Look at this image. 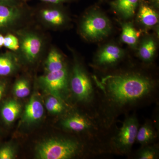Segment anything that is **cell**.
<instances>
[{
	"label": "cell",
	"instance_id": "obj_1",
	"mask_svg": "<svg viewBox=\"0 0 159 159\" xmlns=\"http://www.w3.org/2000/svg\"><path fill=\"white\" fill-rule=\"evenodd\" d=\"M97 88V113L110 128L117 117L134 108L154 101L157 84L151 77L135 72L94 78Z\"/></svg>",
	"mask_w": 159,
	"mask_h": 159
},
{
	"label": "cell",
	"instance_id": "obj_2",
	"mask_svg": "<svg viewBox=\"0 0 159 159\" xmlns=\"http://www.w3.org/2000/svg\"><path fill=\"white\" fill-rule=\"evenodd\" d=\"M84 143L74 139L66 137H55L43 140L37 145L35 157L39 159H70L84 153Z\"/></svg>",
	"mask_w": 159,
	"mask_h": 159
},
{
	"label": "cell",
	"instance_id": "obj_3",
	"mask_svg": "<svg viewBox=\"0 0 159 159\" xmlns=\"http://www.w3.org/2000/svg\"><path fill=\"white\" fill-rule=\"evenodd\" d=\"M69 89L77 102L89 107L92 112L98 115L95 107L97 105V89L86 71L79 63L75 62L69 78Z\"/></svg>",
	"mask_w": 159,
	"mask_h": 159
},
{
	"label": "cell",
	"instance_id": "obj_4",
	"mask_svg": "<svg viewBox=\"0 0 159 159\" xmlns=\"http://www.w3.org/2000/svg\"><path fill=\"white\" fill-rule=\"evenodd\" d=\"M61 121L63 129L71 132L82 134L93 144L104 128L108 129L103 124L99 117L90 113L73 112L66 113Z\"/></svg>",
	"mask_w": 159,
	"mask_h": 159
},
{
	"label": "cell",
	"instance_id": "obj_5",
	"mask_svg": "<svg viewBox=\"0 0 159 159\" xmlns=\"http://www.w3.org/2000/svg\"><path fill=\"white\" fill-rule=\"evenodd\" d=\"M136 116L132 115L126 117L122 126L111 137L109 142V150L121 155H129L136 142L139 127Z\"/></svg>",
	"mask_w": 159,
	"mask_h": 159
},
{
	"label": "cell",
	"instance_id": "obj_6",
	"mask_svg": "<svg viewBox=\"0 0 159 159\" xmlns=\"http://www.w3.org/2000/svg\"><path fill=\"white\" fill-rule=\"evenodd\" d=\"M69 76L66 67L59 70L46 73L38 82L46 93L66 102L70 96Z\"/></svg>",
	"mask_w": 159,
	"mask_h": 159
},
{
	"label": "cell",
	"instance_id": "obj_7",
	"mask_svg": "<svg viewBox=\"0 0 159 159\" xmlns=\"http://www.w3.org/2000/svg\"><path fill=\"white\" fill-rule=\"evenodd\" d=\"M111 28L108 18L97 11L89 13L80 25V31L83 36L92 40H98L106 37L110 32Z\"/></svg>",
	"mask_w": 159,
	"mask_h": 159
},
{
	"label": "cell",
	"instance_id": "obj_8",
	"mask_svg": "<svg viewBox=\"0 0 159 159\" xmlns=\"http://www.w3.org/2000/svg\"><path fill=\"white\" fill-rule=\"evenodd\" d=\"M20 51L26 62L33 64L37 61L43 49V40L36 33L30 31L18 32Z\"/></svg>",
	"mask_w": 159,
	"mask_h": 159
},
{
	"label": "cell",
	"instance_id": "obj_9",
	"mask_svg": "<svg viewBox=\"0 0 159 159\" xmlns=\"http://www.w3.org/2000/svg\"><path fill=\"white\" fill-rule=\"evenodd\" d=\"M44 114L42 102L37 95L31 96L23 112L22 122L26 125H32L39 122Z\"/></svg>",
	"mask_w": 159,
	"mask_h": 159
},
{
	"label": "cell",
	"instance_id": "obj_10",
	"mask_svg": "<svg viewBox=\"0 0 159 159\" xmlns=\"http://www.w3.org/2000/svg\"><path fill=\"white\" fill-rule=\"evenodd\" d=\"M24 14L22 6L0 5V29H9L19 22Z\"/></svg>",
	"mask_w": 159,
	"mask_h": 159
},
{
	"label": "cell",
	"instance_id": "obj_11",
	"mask_svg": "<svg viewBox=\"0 0 159 159\" xmlns=\"http://www.w3.org/2000/svg\"><path fill=\"white\" fill-rule=\"evenodd\" d=\"M124 55V52L118 46L109 44L104 47L97 54L95 63L100 67H108L119 62Z\"/></svg>",
	"mask_w": 159,
	"mask_h": 159
},
{
	"label": "cell",
	"instance_id": "obj_12",
	"mask_svg": "<svg viewBox=\"0 0 159 159\" xmlns=\"http://www.w3.org/2000/svg\"><path fill=\"white\" fill-rule=\"evenodd\" d=\"M49 5L43 7L40 11V16L43 22L47 25L54 28L63 25L66 22L64 13L57 8L58 5Z\"/></svg>",
	"mask_w": 159,
	"mask_h": 159
},
{
	"label": "cell",
	"instance_id": "obj_13",
	"mask_svg": "<svg viewBox=\"0 0 159 159\" xmlns=\"http://www.w3.org/2000/svg\"><path fill=\"white\" fill-rule=\"evenodd\" d=\"M156 125L152 121H147L142 126H139L135 142L141 147L154 144L158 137Z\"/></svg>",
	"mask_w": 159,
	"mask_h": 159
},
{
	"label": "cell",
	"instance_id": "obj_14",
	"mask_svg": "<svg viewBox=\"0 0 159 159\" xmlns=\"http://www.w3.org/2000/svg\"><path fill=\"white\" fill-rule=\"evenodd\" d=\"M21 108L20 104L15 99H9L4 102L0 111L3 121L7 125L12 124L21 112Z\"/></svg>",
	"mask_w": 159,
	"mask_h": 159
},
{
	"label": "cell",
	"instance_id": "obj_15",
	"mask_svg": "<svg viewBox=\"0 0 159 159\" xmlns=\"http://www.w3.org/2000/svg\"><path fill=\"white\" fill-rule=\"evenodd\" d=\"M18 57L12 52L0 54V76H8L15 73L19 67Z\"/></svg>",
	"mask_w": 159,
	"mask_h": 159
},
{
	"label": "cell",
	"instance_id": "obj_16",
	"mask_svg": "<svg viewBox=\"0 0 159 159\" xmlns=\"http://www.w3.org/2000/svg\"><path fill=\"white\" fill-rule=\"evenodd\" d=\"M140 0H115L111 6L125 18L132 17L135 13Z\"/></svg>",
	"mask_w": 159,
	"mask_h": 159
},
{
	"label": "cell",
	"instance_id": "obj_17",
	"mask_svg": "<svg viewBox=\"0 0 159 159\" xmlns=\"http://www.w3.org/2000/svg\"><path fill=\"white\" fill-rule=\"evenodd\" d=\"M66 67L62 55L56 49H51L45 63L46 73L59 70Z\"/></svg>",
	"mask_w": 159,
	"mask_h": 159
},
{
	"label": "cell",
	"instance_id": "obj_18",
	"mask_svg": "<svg viewBox=\"0 0 159 159\" xmlns=\"http://www.w3.org/2000/svg\"><path fill=\"white\" fill-rule=\"evenodd\" d=\"M138 17L140 22L146 27H152L158 23L157 13L152 8L147 5H143L141 6Z\"/></svg>",
	"mask_w": 159,
	"mask_h": 159
},
{
	"label": "cell",
	"instance_id": "obj_19",
	"mask_svg": "<svg viewBox=\"0 0 159 159\" xmlns=\"http://www.w3.org/2000/svg\"><path fill=\"white\" fill-rule=\"evenodd\" d=\"M45 105L48 111L53 115H64L67 113L66 102L51 95L46 99Z\"/></svg>",
	"mask_w": 159,
	"mask_h": 159
},
{
	"label": "cell",
	"instance_id": "obj_20",
	"mask_svg": "<svg viewBox=\"0 0 159 159\" xmlns=\"http://www.w3.org/2000/svg\"><path fill=\"white\" fill-rule=\"evenodd\" d=\"M156 51V43L153 39H149L144 41L140 47L139 56L144 62L149 63L153 59Z\"/></svg>",
	"mask_w": 159,
	"mask_h": 159
},
{
	"label": "cell",
	"instance_id": "obj_21",
	"mask_svg": "<svg viewBox=\"0 0 159 159\" xmlns=\"http://www.w3.org/2000/svg\"><path fill=\"white\" fill-rule=\"evenodd\" d=\"M135 157L138 159H159V146L152 144L141 146L136 152Z\"/></svg>",
	"mask_w": 159,
	"mask_h": 159
},
{
	"label": "cell",
	"instance_id": "obj_22",
	"mask_svg": "<svg viewBox=\"0 0 159 159\" xmlns=\"http://www.w3.org/2000/svg\"><path fill=\"white\" fill-rule=\"evenodd\" d=\"M139 35L133 26L129 24L122 25L121 40L129 45H136L138 41Z\"/></svg>",
	"mask_w": 159,
	"mask_h": 159
},
{
	"label": "cell",
	"instance_id": "obj_23",
	"mask_svg": "<svg viewBox=\"0 0 159 159\" xmlns=\"http://www.w3.org/2000/svg\"><path fill=\"white\" fill-rule=\"evenodd\" d=\"M30 92L31 89L29 81L25 78L18 80L13 86V94L18 98H25L30 95Z\"/></svg>",
	"mask_w": 159,
	"mask_h": 159
},
{
	"label": "cell",
	"instance_id": "obj_24",
	"mask_svg": "<svg viewBox=\"0 0 159 159\" xmlns=\"http://www.w3.org/2000/svg\"><path fill=\"white\" fill-rule=\"evenodd\" d=\"M4 46L11 51H18L20 48L18 38L11 34H6L4 36Z\"/></svg>",
	"mask_w": 159,
	"mask_h": 159
},
{
	"label": "cell",
	"instance_id": "obj_25",
	"mask_svg": "<svg viewBox=\"0 0 159 159\" xmlns=\"http://www.w3.org/2000/svg\"><path fill=\"white\" fill-rule=\"evenodd\" d=\"M15 157V151L11 145H4L0 148V159H13Z\"/></svg>",
	"mask_w": 159,
	"mask_h": 159
},
{
	"label": "cell",
	"instance_id": "obj_26",
	"mask_svg": "<svg viewBox=\"0 0 159 159\" xmlns=\"http://www.w3.org/2000/svg\"><path fill=\"white\" fill-rule=\"evenodd\" d=\"M24 0H0V5L7 6H22Z\"/></svg>",
	"mask_w": 159,
	"mask_h": 159
},
{
	"label": "cell",
	"instance_id": "obj_27",
	"mask_svg": "<svg viewBox=\"0 0 159 159\" xmlns=\"http://www.w3.org/2000/svg\"><path fill=\"white\" fill-rule=\"evenodd\" d=\"M7 89V83L4 80H0V102L4 97Z\"/></svg>",
	"mask_w": 159,
	"mask_h": 159
},
{
	"label": "cell",
	"instance_id": "obj_28",
	"mask_svg": "<svg viewBox=\"0 0 159 159\" xmlns=\"http://www.w3.org/2000/svg\"><path fill=\"white\" fill-rule=\"evenodd\" d=\"M24 1H29V0H24ZM46 4H51V5H59L66 2H68L70 0H39Z\"/></svg>",
	"mask_w": 159,
	"mask_h": 159
},
{
	"label": "cell",
	"instance_id": "obj_29",
	"mask_svg": "<svg viewBox=\"0 0 159 159\" xmlns=\"http://www.w3.org/2000/svg\"><path fill=\"white\" fill-rule=\"evenodd\" d=\"M4 36L2 34H0V48L4 46Z\"/></svg>",
	"mask_w": 159,
	"mask_h": 159
},
{
	"label": "cell",
	"instance_id": "obj_30",
	"mask_svg": "<svg viewBox=\"0 0 159 159\" xmlns=\"http://www.w3.org/2000/svg\"><path fill=\"white\" fill-rule=\"evenodd\" d=\"M152 3L156 7H158L159 6V0H151Z\"/></svg>",
	"mask_w": 159,
	"mask_h": 159
}]
</instances>
